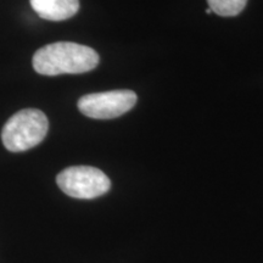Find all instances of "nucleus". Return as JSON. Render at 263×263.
I'll use <instances>...</instances> for the list:
<instances>
[{"mask_svg": "<svg viewBox=\"0 0 263 263\" xmlns=\"http://www.w3.org/2000/svg\"><path fill=\"white\" fill-rule=\"evenodd\" d=\"M100 58L87 45L71 42L48 44L33 55V68L43 76L85 73L97 67Z\"/></svg>", "mask_w": 263, "mask_h": 263, "instance_id": "nucleus-1", "label": "nucleus"}, {"mask_svg": "<svg viewBox=\"0 0 263 263\" xmlns=\"http://www.w3.org/2000/svg\"><path fill=\"white\" fill-rule=\"evenodd\" d=\"M49 121L37 108H26L16 112L2 130L4 146L11 153H21L41 144L47 137Z\"/></svg>", "mask_w": 263, "mask_h": 263, "instance_id": "nucleus-2", "label": "nucleus"}, {"mask_svg": "<svg viewBox=\"0 0 263 263\" xmlns=\"http://www.w3.org/2000/svg\"><path fill=\"white\" fill-rule=\"evenodd\" d=\"M57 183L66 195L76 199H95L111 188L106 174L91 166L68 167L58 174Z\"/></svg>", "mask_w": 263, "mask_h": 263, "instance_id": "nucleus-3", "label": "nucleus"}, {"mask_svg": "<svg viewBox=\"0 0 263 263\" xmlns=\"http://www.w3.org/2000/svg\"><path fill=\"white\" fill-rule=\"evenodd\" d=\"M137 100V94L133 90H111L84 95L78 100V108L87 117L111 120L132 110Z\"/></svg>", "mask_w": 263, "mask_h": 263, "instance_id": "nucleus-4", "label": "nucleus"}, {"mask_svg": "<svg viewBox=\"0 0 263 263\" xmlns=\"http://www.w3.org/2000/svg\"><path fill=\"white\" fill-rule=\"evenodd\" d=\"M39 17L49 21L71 18L80 10V0H29Z\"/></svg>", "mask_w": 263, "mask_h": 263, "instance_id": "nucleus-5", "label": "nucleus"}, {"mask_svg": "<svg viewBox=\"0 0 263 263\" xmlns=\"http://www.w3.org/2000/svg\"><path fill=\"white\" fill-rule=\"evenodd\" d=\"M207 3L212 12L223 17H232L245 9L248 0H207Z\"/></svg>", "mask_w": 263, "mask_h": 263, "instance_id": "nucleus-6", "label": "nucleus"}, {"mask_svg": "<svg viewBox=\"0 0 263 263\" xmlns=\"http://www.w3.org/2000/svg\"><path fill=\"white\" fill-rule=\"evenodd\" d=\"M206 14H212V11H211V9H206Z\"/></svg>", "mask_w": 263, "mask_h": 263, "instance_id": "nucleus-7", "label": "nucleus"}]
</instances>
